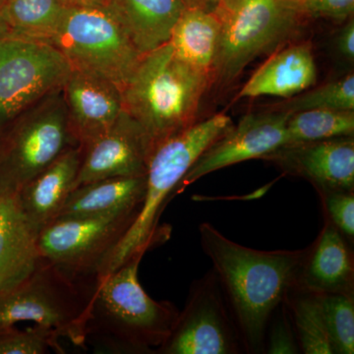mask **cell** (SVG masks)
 I'll use <instances>...</instances> for the list:
<instances>
[{
  "mask_svg": "<svg viewBox=\"0 0 354 354\" xmlns=\"http://www.w3.org/2000/svg\"><path fill=\"white\" fill-rule=\"evenodd\" d=\"M199 235L234 314L245 353H265L270 319L290 290L299 285L308 248L256 250L230 241L209 223L199 225Z\"/></svg>",
  "mask_w": 354,
  "mask_h": 354,
  "instance_id": "obj_1",
  "label": "cell"
},
{
  "mask_svg": "<svg viewBox=\"0 0 354 354\" xmlns=\"http://www.w3.org/2000/svg\"><path fill=\"white\" fill-rule=\"evenodd\" d=\"M232 127L230 116L215 114L196 121L156 147L149 160L145 194L138 215L100 263L97 281L132 258L143 257L149 249L164 241L165 232L158 227V221L176 186L198 158Z\"/></svg>",
  "mask_w": 354,
  "mask_h": 354,
  "instance_id": "obj_2",
  "label": "cell"
},
{
  "mask_svg": "<svg viewBox=\"0 0 354 354\" xmlns=\"http://www.w3.org/2000/svg\"><path fill=\"white\" fill-rule=\"evenodd\" d=\"M212 80L176 57L169 43L146 53L123 88V111L146 133L153 150L197 121Z\"/></svg>",
  "mask_w": 354,
  "mask_h": 354,
  "instance_id": "obj_3",
  "label": "cell"
},
{
  "mask_svg": "<svg viewBox=\"0 0 354 354\" xmlns=\"http://www.w3.org/2000/svg\"><path fill=\"white\" fill-rule=\"evenodd\" d=\"M134 257L95 281L86 334L127 353H155L169 339L178 309L169 301L153 299L142 288Z\"/></svg>",
  "mask_w": 354,
  "mask_h": 354,
  "instance_id": "obj_4",
  "label": "cell"
},
{
  "mask_svg": "<svg viewBox=\"0 0 354 354\" xmlns=\"http://www.w3.org/2000/svg\"><path fill=\"white\" fill-rule=\"evenodd\" d=\"M41 256L34 271L9 290L0 291V329L32 322L55 330L74 344L85 346L95 288L85 290L81 279Z\"/></svg>",
  "mask_w": 354,
  "mask_h": 354,
  "instance_id": "obj_5",
  "label": "cell"
},
{
  "mask_svg": "<svg viewBox=\"0 0 354 354\" xmlns=\"http://www.w3.org/2000/svg\"><path fill=\"white\" fill-rule=\"evenodd\" d=\"M62 88L32 104L0 131V195L17 194L70 147Z\"/></svg>",
  "mask_w": 354,
  "mask_h": 354,
  "instance_id": "obj_6",
  "label": "cell"
},
{
  "mask_svg": "<svg viewBox=\"0 0 354 354\" xmlns=\"http://www.w3.org/2000/svg\"><path fill=\"white\" fill-rule=\"evenodd\" d=\"M51 46L72 69L101 77L121 92L143 55L108 8H67Z\"/></svg>",
  "mask_w": 354,
  "mask_h": 354,
  "instance_id": "obj_7",
  "label": "cell"
},
{
  "mask_svg": "<svg viewBox=\"0 0 354 354\" xmlns=\"http://www.w3.org/2000/svg\"><path fill=\"white\" fill-rule=\"evenodd\" d=\"M218 15L221 32L213 81L223 83L297 34L306 19L297 0H237Z\"/></svg>",
  "mask_w": 354,
  "mask_h": 354,
  "instance_id": "obj_8",
  "label": "cell"
},
{
  "mask_svg": "<svg viewBox=\"0 0 354 354\" xmlns=\"http://www.w3.org/2000/svg\"><path fill=\"white\" fill-rule=\"evenodd\" d=\"M155 353H245L234 314L213 269L193 281L171 335Z\"/></svg>",
  "mask_w": 354,
  "mask_h": 354,
  "instance_id": "obj_9",
  "label": "cell"
},
{
  "mask_svg": "<svg viewBox=\"0 0 354 354\" xmlns=\"http://www.w3.org/2000/svg\"><path fill=\"white\" fill-rule=\"evenodd\" d=\"M71 66L50 44L0 41V131L32 104L64 87Z\"/></svg>",
  "mask_w": 354,
  "mask_h": 354,
  "instance_id": "obj_10",
  "label": "cell"
},
{
  "mask_svg": "<svg viewBox=\"0 0 354 354\" xmlns=\"http://www.w3.org/2000/svg\"><path fill=\"white\" fill-rule=\"evenodd\" d=\"M139 211L55 218L39 232L41 256L71 276L95 278L100 263L127 232Z\"/></svg>",
  "mask_w": 354,
  "mask_h": 354,
  "instance_id": "obj_11",
  "label": "cell"
},
{
  "mask_svg": "<svg viewBox=\"0 0 354 354\" xmlns=\"http://www.w3.org/2000/svg\"><path fill=\"white\" fill-rule=\"evenodd\" d=\"M290 115L279 111L246 114L236 127L232 125L198 158L176 186L172 198L207 174L245 160L264 158L285 146Z\"/></svg>",
  "mask_w": 354,
  "mask_h": 354,
  "instance_id": "obj_12",
  "label": "cell"
},
{
  "mask_svg": "<svg viewBox=\"0 0 354 354\" xmlns=\"http://www.w3.org/2000/svg\"><path fill=\"white\" fill-rule=\"evenodd\" d=\"M153 151L142 127L122 111L113 127L84 147L73 189L102 179L145 176Z\"/></svg>",
  "mask_w": 354,
  "mask_h": 354,
  "instance_id": "obj_13",
  "label": "cell"
},
{
  "mask_svg": "<svg viewBox=\"0 0 354 354\" xmlns=\"http://www.w3.org/2000/svg\"><path fill=\"white\" fill-rule=\"evenodd\" d=\"M264 160L286 174L306 179L318 192L354 189L353 136L290 144Z\"/></svg>",
  "mask_w": 354,
  "mask_h": 354,
  "instance_id": "obj_14",
  "label": "cell"
},
{
  "mask_svg": "<svg viewBox=\"0 0 354 354\" xmlns=\"http://www.w3.org/2000/svg\"><path fill=\"white\" fill-rule=\"evenodd\" d=\"M62 93L72 138L83 148L113 127L123 111L120 88L80 70L71 68Z\"/></svg>",
  "mask_w": 354,
  "mask_h": 354,
  "instance_id": "obj_15",
  "label": "cell"
},
{
  "mask_svg": "<svg viewBox=\"0 0 354 354\" xmlns=\"http://www.w3.org/2000/svg\"><path fill=\"white\" fill-rule=\"evenodd\" d=\"M82 156V147H70L16 194L21 209L39 234L57 218L73 190Z\"/></svg>",
  "mask_w": 354,
  "mask_h": 354,
  "instance_id": "obj_16",
  "label": "cell"
},
{
  "mask_svg": "<svg viewBox=\"0 0 354 354\" xmlns=\"http://www.w3.org/2000/svg\"><path fill=\"white\" fill-rule=\"evenodd\" d=\"M318 239L308 247L299 285L314 292H354L353 254L349 242L324 216Z\"/></svg>",
  "mask_w": 354,
  "mask_h": 354,
  "instance_id": "obj_17",
  "label": "cell"
},
{
  "mask_svg": "<svg viewBox=\"0 0 354 354\" xmlns=\"http://www.w3.org/2000/svg\"><path fill=\"white\" fill-rule=\"evenodd\" d=\"M41 259L39 232L26 218L17 196L0 195V291L27 278Z\"/></svg>",
  "mask_w": 354,
  "mask_h": 354,
  "instance_id": "obj_18",
  "label": "cell"
},
{
  "mask_svg": "<svg viewBox=\"0 0 354 354\" xmlns=\"http://www.w3.org/2000/svg\"><path fill=\"white\" fill-rule=\"evenodd\" d=\"M317 68L310 43L290 44L277 51L242 87L239 97H290L316 83Z\"/></svg>",
  "mask_w": 354,
  "mask_h": 354,
  "instance_id": "obj_19",
  "label": "cell"
},
{
  "mask_svg": "<svg viewBox=\"0 0 354 354\" xmlns=\"http://www.w3.org/2000/svg\"><path fill=\"white\" fill-rule=\"evenodd\" d=\"M185 0H113L109 10L142 55L169 43Z\"/></svg>",
  "mask_w": 354,
  "mask_h": 354,
  "instance_id": "obj_20",
  "label": "cell"
},
{
  "mask_svg": "<svg viewBox=\"0 0 354 354\" xmlns=\"http://www.w3.org/2000/svg\"><path fill=\"white\" fill-rule=\"evenodd\" d=\"M145 189L146 176L115 177L83 184L71 191L55 218L109 215L140 209Z\"/></svg>",
  "mask_w": 354,
  "mask_h": 354,
  "instance_id": "obj_21",
  "label": "cell"
},
{
  "mask_svg": "<svg viewBox=\"0 0 354 354\" xmlns=\"http://www.w3.org/2000/svg\"><path fill=\"white\" fill-rule=\"evenodd\" d=\"M221 32V18L216 12L186 8L172 30L171 44L176 57L213 81Z\"/></svg>",
  "mask_w": 354,
  "mask_h": 354,
  "instance_id": "obj_22",
  "label": "cell"
},
{
  "mask_svg": "<svg viewBox=\"0 0 354 354\" xmlns=\"http://www.w3.org/2000/svg\"><path fill=\"white\" fill-rule=\"evenodd\" d=\"M1 7L11 38L50 44L66 9L60 0H3Z\"/></svg>",
  "mask_w": 354,
  "mask_h": 354,
  "instance_id": "obj_23",
  "label": "cell"
},
{
  "mask_svg": "<svg viewBox=\"0 0 354 354\" xmlns=\"http://www.w3.org/2000/svg\"><path fill=\"white\" fill-rule=\"evenodd\" d=\"M283 302L297 335L300 353L334 354L319 293L297 286L286 295Z\"/></svg>",
  "mask_w": 354,
  "mask_h": 354,
  "instance_id": "obj_24",
  "label": "cell"
},
{
  "mask_svg": "<svg viewBox=\"0 0 354 354\" xmlns=\"http://www.w3.org/2000/svg\"><path fill=\"white\" fill-rule=\"evenodd\" d=\"M353 133L354 111L308 109L290 113L286 145L353 136Z\"/></svg>",
  "mask_w": 354,
  "mask_h": 354,
  "instance_id": "obj_25",
  "label": "cell"
},
{
  "mask_svg": "<svg viewBox=\"0 0 354 354\" xmlns=\"http://www.w3.org/2000/svg\"><path fill=\"white\" fill-rule=\"evenodd\" d=\"M319 295L333 351L335 354H353L354 292Z\"/></svg>",
  "mask_w": 354,
  "mask_h": 354,
  "instance_id": "obj_26",
  "label": "cell"
},
{
  "mask_svg": "<svg viewBox=\"0 0 354 354\" xmlns=\"http://www.w3.org/2000/svg\"><path fill=\"white\" fill-rule=\"evenodd\" d=\"M308 109L354 111V75L324 84L320 87L279 104L272 111L295 113Z\"/></svg>",
  "mask_w": 354,
  "mask_h": 354,
  "instance_id": "obj_27",
  "label": "cell"
},
{
  "mask_svg": "<svg viewBox=\"0 0 354 354\" xmlns=\"http://www.w3.org/2000/svg\"><path fill=\"white\" fill-rule=\"evenodd\" d=\"M60 335L41 326L25 330L12 327L0 329V354H44L50 349L62 351Z\"/></svg>",
  "mask_w": 354,
  "mask_h": 354,
  "instance_id": "obj_28",
  "label": "cell"
},
{
  "mask_svg": "<svg viewBox=\"0 0 354 354\" xmlns=\"http://www.w3.org/2000/svg\"><path fill=\"white\" fill-rule=\"evenodd\" d=\"M297 335L285 302L274 310L266 334L265 353H299Z\"/></svg>",
  "mask_w": 354,
  "mask_h": 354,
  "instance_id": "obj_29",
  "label": "cell"
},
{
  "mask_svg": "<svg viewBox=\"0 0 354 354\" xmlns=\"http://www.w3.org/2000/svg\"><path fill=\"white\" fill-rule=\"evenodd\" d=\"M324 209L333 225L348 242L354 239V194L353 191H330L318 192Z\"/></svg>",
  "mask_w": 354,
  "mask_h": 354,
  "instance_id": "obj_30",
  "label": "cell"
},
{
  "mask_svg": "<svg viewBox=\"0 0 354 354\" xmlns=\"http://www.w3.org/2000/svg\"><path fill=\"white\" fill-rule=\"evenodd\" d=\"M306 18L344 21L353 16L354 0H297Z\"/></svg>",
  "mask_w": 354,
  "mask_h": 354,
  "instance_id": "obj_31",
  "label": "cell"
},
{
  "mask_svg": "<svg viewBox=\"0 0 354 354\" xmlns=\"http://www.w3.org/2000/svg\"><path fill=\"white\" fill-rule=\"evenodd\" d=\"M337 48L344 57L354 59V23L349 21L337 37Z\"/></svg>",
  "mask_w": 354,
  "mask_h": 354,
  "instance_id": "obj_32",
  "label": "cell"
},
{
  "mask_svg": "<svg viewBox=\"0 0 354 354\" xmlns=\"http://www.w3.org/2000/svg\"><path fill=\"white\" fill-rule=\"evenodd\" d=\"M67 8H108L113 0H60Z\"/></svg>",
  "mask_w": 354,
  "mask_h": 354,
  "instance_id": "obj_33",
  "label": "cell"
},
{
  "mask_svg": "<svg viewBox=\"0 0 354 354\" xmlns=\"http://www.w3.org/2000/svg\"><path fill=\"white\" fill-rule=\"evenodd\" d=\"M185 1L188 8H201L212 12H216L221 4V0H185Z\"/></svg>",
  "mask_w": 354,
  "mask_h": 354,
  "instance_id": "obj_34",
  "label": "cell"
},
{
  "mask_svg": "<svg viewBox=\"0 0 354 354\" xmlns=\"http://www.w3.org/2000/svg\"><path fill=\"white\" fill-rule=\"evenodd\" d=\"M6 38H11V32L6 19H4L1 3H0V41Z\"/></svg>",
  "mask_w": 354,
  "mask_h": 354,
  "instance_id": "obj_35",
  "label": "cell"
},
{
  "mask_svg": "<svg viewBox=\"0 0 354 354\" xmlns=\"http://www.w3.org/2000/svg\"><path fill=\"white\" fill-rule=\"evenodd\" d=\"M237 0H221L220 7H218V11L216 13L221 14L223 13V11L227 10V9L230 8V6H234L235 2Z\"/></svg>",
  "mask_w": 354,
  "mask_h": 354,
  "instance_id": "obj_36",
  "label": "cell"
},
{
  "mask_svg": "<svg viewBox=\"0 0 354 354\" xmlns=\"http://www.w3.org/2000/svg\"><path fill=\"white\" fill-rule=\"evenodd\" d=\"M2 1H3V0H0V3H1Z\"/></svg>",
  "mask_w": 354,
  "mask_h": 354,
  "instance_id": "obj_37",
  "label": "cell"
}]
</instances>
